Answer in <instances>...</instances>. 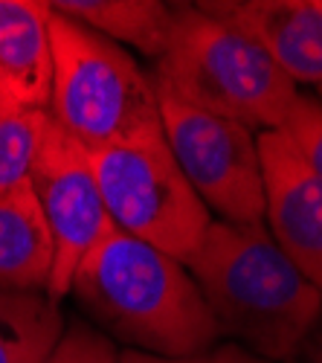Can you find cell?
<instances>
[{
	"label": "cell",
	"mask_w": 322,
	"mask_h": 363,
	"mask_svg": "<svg viewBox=\"0 0 322 363\" xmlns=\"http://www.w3.org/2000/svg\"><path fill=\"white\" fill-rule=\"evenodd\" d=\"M316 99H319V102H322V87H316Z\"/></svg>",
	"instance_id": "obj_19"
},
{
	"label": "cell",
	"mask_w": 322,
	"mask_h": 363,
	"mask_svg": "<svg viewBox=\"0 0 322 363\" xmlns=\"http://www.w3.org/2000/svg\"><path fill=\"white\" fill-rule=\"evenodd\" d=\"M302 354L308 357V363H322V320L316 323V328H314V335L308 337Z\"/></svg>",
	"instance_id": "obj_18"
},
{
	"label": "cell",
	"mask_w": 322,
	"mask_h": 363,
	"mask_svg": "<svg viewBox=\"0 0 322 363\" xmlns=\"http://www.w3.org/2000/svg\"><path fill=\"white\" fill-rule=\"evenodd\" d=\"M229 343L276 360L302 354L322 320V291L261 224L212 221L183 262Z\"/></svg>",
	"instance_id": "obj_1"
},
{
	"label": "cell",
	"mask_w": 322,
	"mask_h": 363,
	"mask_svg": "<svg viewBox=\"0 0 322 363\" xmlns=\"http://www.w3.org/2000/svg\"><path fill=\"white\" fill-rule=\"evenodd\" d=\"M84 26L96 29L120 47L160 58L174 23V6L160 0H58L50 4Z\"/></svg>",
	"instance_id": "obj_12"
},
{
	"label": "cell",
	"mask_w": 322,
	"mask_h": 363,
	"mask_svg": "<svg viewBox=\"0 0 322 363\" xmlns=\"http://www.w3.org/2000/svg\"><path fill=\"white\" fill-rule=\"evenodd\" d=\"M200 6L250 35L297 87H322V0H207Z\"/></svg>",
	"instance_id": "obj_9"
},
{
	"label": "cell",
	"mask_w": 322,
	"mask_h": 363,
	"mask_svg": "<svg viewBox=\"0 0 322 363\" xmlns=\"http://www.w3.org/2000/svg\"><path fill=\"white\" fill-rule=\"evenodd\" d=\"M64 328L62 308L44 291L0 288V363H44Z\"/></svg>",
	"instance_id": "obj_13"
},
{
	"label": "cell",
	"mask_w": 322,
	"mask_h": 363,
	"mask_svg": "<svg viewBox=\"0 0 322 363\" xmlns=\"http://www.w3.org/2000/svg\"><path fill=\"white\" fill-rule=\"evenodd\" d=\"M47 119V111H0V195L12 192L15 186L29 180Z\"/></svg>",
	"instance_id": "obj_14"
},
{
	"label": "cell",
	"mask_w": 322,
	"mask_h": 363,
	"mask_svg": "<svg viewBox=\"0 0 322 363\" xmlns=\"http://www.w3.org/2000/svg\"><path fill=\"white\" fill-rule=\"evenodd\" d=\"M91 160L110 224L186 262L215 218L174 160L163 123L93 151Z\"/></svg>",
	"instance_id": "obj_5"
},
{
	"label": "cell",
	"mask_w": 322,
	"mask_h": 363,
	"mask_svg": "<svg viewBox=\"0 0 322 363\" xmlns=\"http://www.w3.org/2000/svg\"><path fill=\"white\" fill-rule=\"evenodd\" d=\"M29 184H33V192L52 235L55 259L47 296L58 302L70 294L76 267L110 227V218L93 172L91 151L76 143L52 116L47 119V128L41 134Z\"/></svg>",
	"instance_id": "obj_7"
},
{
	"label": "cell",
	"mask_w": 322,
	"mask_h": 363,
	"mask_svg": "<svg viewBox=\"0 0 322 363\" xmlns=\"http://www.w3.org/2000/svg\"><path fill=\"white\" fill-rule=\"evenodd\" d=\"M279 131L299 151L308 169L322 180V102L314 94H299Z\"/></svg>",
	"instance_id": "obj_15"
},
{
	"label": "cell",
	"mask_w": 322,
	"mask_h": 363,
	"mask_svg": "<svg viewBox=\"0 0 322 363\" xmlns=\"http://www.w3.org/2000/svg\"><path fill=\"white\" fill-rule=\"evenodd\" d=\"M70 294L110 340L134 352L186 357L221 340L186 264L113 224L76 267Z\"/></svg>",
	"instance_id": "obj_2"
},
{
	"label": "cell",
	"mask_w": 322,
	"mask_h": 363,
	"mask_svg": "<svg viewBox=\"0 0 322 363\" xmlns=\"http://www.w3.org/2000/svg\"><path fill=\"white\" fill-rule=\"evenodd\" d=\"M265 227L282 253L322 291V180L282 131L258 134Z\"/></svg>",
	"instance_id": "obj_8"
},
{
	"label": "cell",
	"mask_w": 322,
	"mask_h": 363,
	"mask_svg": "<svg viewBox=\"0 0 322 363\" xmlns=\"http://www.w3.org/2000/svg\"><path fill=\"white\" fill-rule=\"evenodd\" d=\"M52 96L50 4L0 0V111H47Z\"/></svg>",
	"instance_id": "obj_10"
},
{
	"label": "cell",
	"mask_w": 322,
	"mask_h": 363,
	"mask_svg": "<svg viewBox=\"0 0 322 363\" xmlns=\"http://www.w3.org/2000/svg\"><path fill=\"white\" fill-rule=\"evenodd\" d=\"M44 363H122V352L108 335L73 320Z\"/></svg>",
	"instance_id": "obj_16"
},
{
	"label": "cell",
	"mask_w": 322,
	"mask_h": 363,
	"mask_svg": "<svg viewBox=\"0 0 322 363\" xmlns=\"http://www.w3.org/2000/svg\"><path fill=\"white\" fill-rule=\"evenodd\" d=\"M122 363H270L265 357H258L247 349H241L238 343H215L207 352L197 354H186V357H157V354H145V352H134L125 349L122 352Z\"/></svg>",
	"instance_id": "obj_17"
},
{
	"label": "cell",
	"mask_w": 322,
	"mask_h": 363,
	"mask_svg": "<svg viewBox=\"0 0 322 363\" xmlns=\"http://www.w3.org/2000/svg\"><path fill=\"white\" fill-rule=\"evenodd\" d=\"M52 259V235L26 180L0 195V288L47 294Z\"/></svg>",
	"instance_id": "obj_11"
},
{
	"label": "cell",
	"mask_w": 322,
	"mask_h": 363,
	"mask_svg": "<svg viewBox=\"0 0 322 363\" xmlns=\"http://www.w3.org/2000/svg\"><path fill=\"white\" fill-rule=\"evenodd\" d=\"M157 84L180 102L255 134L279 131L299 96V87L250 35L200 4L174 6L171 35L157 58Z\"/></svg>",
	"instance_id": "obj_3"
},
{
	"label": "cell",
	"mask_w": 322,
	"mask_h": 363,
	"mask_svg": "<svg viewBox=\"0 0 322 363\" xmlns=\"http://www.w3.org/2000/svg\"><path fill=\"white\" fill-rule=\"evenodd\" d=\"M50 44V116L91 155L160 125L157 82L142 73L125 47L52 6Z\"/></svg>",
	"instance_id": "obj_4"
},
{
	"label": "cell",
	"mask_w": 322,
	"mask_h": 363,
	"mask_svg": "<svg viewBox=\"0 0 322 363\" xmlns=\"http://www.w3.org/2000/svg\"><path fill=\"white\" fill-rule=\"evenodd\" d=\"M168 148L197 198L226 224L265 221V169L258 134L232 119L197 111L157 84Z\"/></svg>",
	"instance_id": "obj_6"
}]
</instances>
